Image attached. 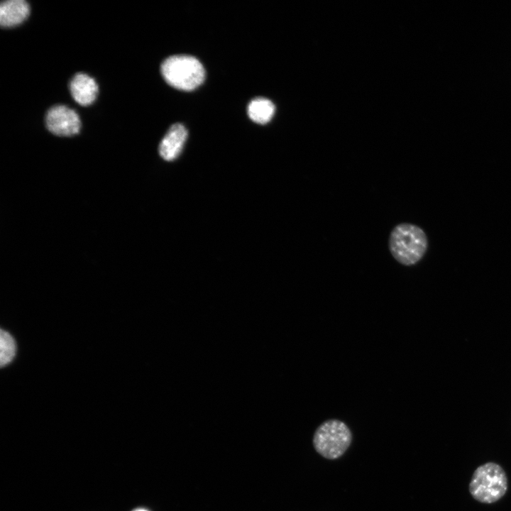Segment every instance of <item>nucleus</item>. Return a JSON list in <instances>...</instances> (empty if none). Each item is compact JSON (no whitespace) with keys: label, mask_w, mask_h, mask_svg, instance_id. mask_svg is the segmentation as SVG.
<instances>
[{"label":"nucleus","mask_w":511,"mask_h":511,"mask_svg":"<svg viewBox=\"0 0 511 511\" xmlns=\"http://www.w3.org/2000/svg\"><path fill=\"white\" fill-rule=\"evenodd\" d=\"M389 251L394 259L405 266L419 263L425 255L428 240L419 226L403 222L391 231L388 239Z\"/></svg>","instance_id":"1"},{"label":"nucleus","mask_w":511,"mask_h":511,"mask_svg":"<svg viewBox=\"0 0 511 511\" xmlns=\"http://www.w3.org/2000/svg\"><path fill=\"white\" fill-rule=\"evenodd\" d=\"M508 480L503 468L495 462L479 466L473 472L468 485L472 498L483 504H493L507 493Z\"/></svg>","instance_id":"2"},{"label":"nucleus","mask_w":511,"mask_h":511,"mask_svg":"<svg viewBox=\"0 0 511 511\" xmlns=\"http://www.w3.org/2000/svg\"><path fill=\"white\" fill-rule=\"evenodd\" d=\"M160 72L169 85L183 91L194 90L202 84L205 77L202 64L187 55L168 57L162 62Z\"/></svg>","instance_id":"3"},{"label":"nucleus","mask_w":511,"mask_h":511,"mask_svg":"<svg viewBox=\"0 0 511 511\" xmlns=\"http://www.w3.org/2000/svg\"><path fill=\"white\" fill-rule=\"evenodd\" d=\"M353 434L349 427L339 419H327L316 429L312 444L322 457L335 460L342 456L349 448Z\"/></svg>","instance_id":"4"},{"label":"nucleus","mask_w":511,"mask_h":511,"mask_svg":"<svg viewBox=\"0 0 511 511\" xmlns=\"http://www.w3.org/2000/svg\"><path fill=\"white\" fill-rule=\"evenodd\" d=\"M46 127L52 133L60 136L77 134L80 129V120L72 109L57 105L51 107L45 116Z\"/></svg>","instance_id":"5"},{"label":"nucleus","mask_w":511,"mask_h":511,"mask_svg":"<svg viewBox=\"0 0 511 511\" xmlns=\"http://www.w3.org/2000/svg\"><path fill=\"white\" fill-rule=\"evenodd\" d=\"M187 137V131L182 123L172 125L160 143V155L167 161L176 159L182 151Z\"/></svg>","instance_id":"6"},{"label":"nucleus","mask_w":511,"mask_h":511,"mask_svg":"<svg viewBox=\"0 0 511 511\" xmlns=\"http://www.w3.org/2000/svg\"><path fill=\"white\" fill-rule=\"evenodd\" d=\"M70 90L73 99L82 106L94 102L98 92L95 80L84 73L76 74L70 82Z\"/></svg>","instance_id":"7"},{"label":"nucleus","mask_w":511,"mask_h":511,"mask_svg":"<svg viewBox=\"0 0 511 511\" xmlns=\"http://www.w3.org/2000/svg\"><path fill=\"white\" fill-rule=\"evenodd\" d=\"M29 5L24 0H7L0 4V23L13 27L24 21L29 14Z\"/></svg>","instance_id":"8"},{"label":"nucleus","mask_w":511,"mask_h":511,"mask_svg":"<svg viewBox=\"0 0 511 511\" xmlns=\"http://www.w3.org/2000/svg\"><path fill=\"white\" fill-rule=\"evenodd\" d=\"M247 111L252 121L259 124H265L272 119L275 105L266 98L257 97L251 101Z\"/></svg>","instance_id":"9"},{"label":"nucleus","mask_w":511,"mask_h":511,"mask_svg":"<svg viewBox=\"0 0 511 511\" xmlns=\"http://www.w3.org/2000/svg\"><path fill=\"white\" fill-rule=\"evenodd\" d=\"M0 363L4 366L10 363L16 354V343L11 335L3 329L0 334Z\"/></svg>","instance_id":"10"},{"label":"nucleus","mask_w":511,"mask_h":511,"mask_svg":"<svg viewBox=\"0 0 511 511\" xmlns=\"http://www.w3.org/2000/svg\"><path fill=\"white\" fill-rule=\"evenodd\" d=\"M133 511H148V510H145V509L140 508V509H136V510H133Z\"/></svg>","instance_id":"11"}]
</instances>
